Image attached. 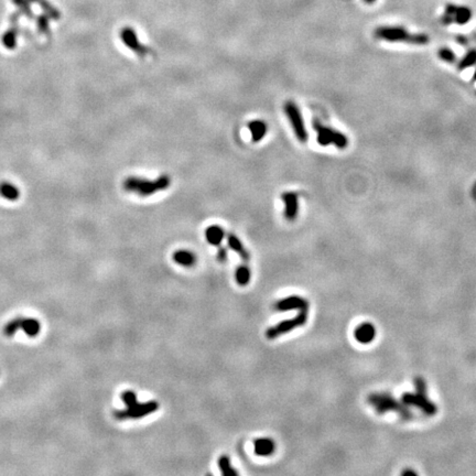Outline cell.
Segmentation results:
<instances>
[{
  "label": "cell",
  "instance_id": "30",
  "mask_svg": "<svg viewBox=\"0 0 476 476\" xmlns=\"http://www.w3.org/2000/svg\"><path fill=\"white\" fill-rule=\"evenodd\" d=\"M226 259H227V249L223 246H220L217 249V260L224 262V261H226Z\"/></svg>",
  "mask_w": 476,
  "mask_h": 476
},
{
  "label": "cell",
  "instance_id": "17",
  "mask_svg": "<svg viewBox=\"0 0 476 476\" xmlns=\"http://www.w3.org/2000/svg\"><path fill=\"white\" fill-rule=\"evenodd\" d=\"M227 244L229 248L240 256L244 261H248L250 259L249 252L245 248V246L243 245V243L241 242L240 238H238L236 235H234L233 233L227 234Z\"/></svg>",
  "mask_w": 476,
  "mask_h": 476
},
{
  "label": "cell",
  "instance_id": "9",
  "mask_svg": "<svg viewBox=\"0 0 476 476\" xmlns=\"http://www.w3.org/2000/svg\"><path fill=\"white\" fill-rule=\"evenodd\" d=\"M306 321H308V311L299 312V314L296 318L281 321L278 324L273 325V327L269 328L266 331L267 339L269 340L278 339V337H280L281 335L289 333V332L296 330L298 328L303 327V325L306 323Z\"/></svg>",
  "mask_w": 476,
  "mask_h": 476
},
{
  "label": "cell",
  "instance_id": "15",
  "mask_svg": "<svg viewBox=\"0 0 476 476\" xmlns=\"http://www.w3.org/2000/svg\"><path fill=\"white\" fill-rule=\"evenodd\" d=\"M275 444L269 438H259L254 441L255 453L259 456H269L274 452Z\"/></svg>",
  "mask_w": 476,
  "mask_h": 476
},
{
  "label": "cell",
  "instance_id": "22",
  "mask_svg": "<svg viewBox=\"0 0 476 476\" xmlns=\"http://www.w3.org/2000/svg\"><path fill=\"white\" fill-rule=\"evenodd\" d=\"M218 468L224 476H236L238 473L236 469L231 466V463L228 456L222 455L218 459Z\"/></svg>",
  "mask_w": 476,
  "mask_h": 476
},
{
  "label": "cell",
  "instance_id": "5",
  "mask_svg": "<svg viewBox=\"0 0 476 476\" xmlns=\"http://www.w3.org/2000/svg\"><path fill=\"white\" fill-rule=\"evenodd\" d=\"M313 128L316 133V141L321 146L333 145L340 149H344L348 146L347 137L341 131L328 126H324L320 122L313 123Z\"/></svg>",
  "mask_w": 476,
  "mask_h": 476
},
{
  "label": "cell",
  "instance_id": "28",
  "mask_svg": "<svg viewBox=\"0 0 476 476\" xmlns=\"http://www.w3.org/2000/svg\"><path fill=\"white\" fill-rule=\"evenodd\" d=\"M12 2H14V4L19 9H20L21 12H23L24 15H27V16L32 15V11H31V8H30V0H12Z\"/></svg>",
  "mask_w": 476,
  "mask_h": 476
},
{
  "label": "cell",
  "instance_id": "3",
  "mask_svg": "<svg viewBox=\"0 0 476 476\" xmlns=\"http://www.w3.org/2000/svg\"><path fill=\"white\" fill-rule=\"evenodd\" d=\"M415 386L416 391L403 393L402 402L407 406L415 407V408L421 410L425 416H434L438 412V407L428 397L427 384H425L424 379L420 377L416 378Z\"/></svg>",
  "mask_w": 476,
  "mask_h": 476
},
{
  "label": "cell",
  "instance_id": "29",
  "mask_svg": "<svg viewBox=\"0 0 476 476\" xmlns=\"http://www.w3.org/2000/svg\"><path fill=\"white\" fill-rule=\"evenodd\" d=\"M37 26L41 32H47L49 29V19L47 16H40L37 18Z\"/></svg>",
  "mask_w": 476,
  "mask_h": 476
},
{
  "label": "cell",
  "instance_id": "8",
  "mask_svg": "<svg viewBox=\"0 0 476 476\" xmlns=\"http://www.w3.org/2000/svg\"><path fill=\"white\" fill-rule=\"evenodd\" d=\"M284 109L298 140L302 143L306 142V140H308V133H306L301 110L298 107V105L293 101H288L285 103Z\"/></svg>",
  "mask_w": 476,
  "mask_h": 476
},
{
  "label": "cell",
  "instance_id": "31",
  "mask_svg": "<svg viewBox=\"0 0 476 476\" xmlns=\"http://www.w3.org/2000/svg\"><path fill=\"white\" fill-rule=\"evenodd\" d=\"M364 2H365L366 4H369V5H371V4H374V3L376 2V0H364Z\"/></svg>",
  "mask_w": 476,
  "mask_h": 476
},
{
  "label": "cell",
  "instance_id": "10",
  "mask_svg": "<svg viewBox=\"0 0 476 476\" xmlns=\"http://www.w3.org/2000/svg\"><path fill=\"white\" fill-rule=\"evenodd\" d=\"M471 18H472V10L468 7L449 4L446 7V15H444L442 21L446 24L451 23V22L465 24L471 20Z\"/></svg>",
  "mask_w": 476,
  "mask_h": 476
},
{
  "label": "cell",
  "instance_id": "2",
  "mask_svg": "<svg viewBox=\"0 0 476 476\" xmlns=\"http://www.w3.org/2000/svg\"><path fill=\"white\" fill-rule=\"evenodd\" d=\"M171 184V179L169 175H161L155 180H149L145 178L130 177L124 182L125 190L128 192L137 193L139 196H150L156 192H161L169 189Z\"/></svg>",
  "mask_w": 476,
  "mask_h": 476
},
{
  "label": "cell",
  "instance_id": "20",
  "mask_svg": "<svg viewBox=\"0 0 476 476\" xmlns=\"http://www.w3.org/2000/svg\"><path fill=\"white\" fill-rule=\"evenodd\" d=\"M0 195L9 201H16L20 196V191L12 183L3 182L0 183Z\"/></svg>",
  "mask_w": 476,
  "mask_h": 476
},
{
  "label": "cell",
  "instance_id": "16",
  "mask_svg": "<svg viewBox=\"0 0 476 476\" xmlns=\"http://www.w3.org/2000/svg\"><path fill=\"white\" fill-rule=\"evenodd\" d=\"M248 128L252 133V140L253 142H259L262 138L267 135L268 126L266 122L261 121V119H255L248 123Z\"/></svg>",
  "mask_w": 476,
  "mask_h": 476
},
{
  "label": "cell",
  "instance_id": "27",
  "mask_svg": "<svg viewBox=\"0 0 476 476\" xmlns=\"http://www.w3.org/2000/svg\"><path fill=\"white\" fill-rule=\"evenodd\" d=\"M439 58L443 60L444 62H447V63H453V62L455 61V54L452 50H450L448 48H443L439 51Z\"/></svg>",
  "mask_w": 476,
  "mask_h": 476
},
{
  "label": "cell",
  "instance_id": "32",
  "mask_svg": "<svg viewBox=\"0 0 476 476\" xmlns=\"http://www.w3.org/2000/svg\"><path fill=\"white\" fill-rule=\"evenodd\" d=\"M403 474H416L415 471H405Z\"/></svg>",
  "mask_w": 476,
  "mask_h": 476
},
{
  "label": "cell",
  "instance_id": "26",
  "mask_svg": "<svg viewBox=\"0 0 476 476\" xmlns=\"http://www.w3.org/2000/svg\"><path fill=\"white\" fill-rule=\"evenodd\" d=\"M122 400H123V403L126 405L127 407H130V406H133L135 405L137 402V394L136 392L134 391H131V390H126V391H124L122 393Z\"/></svg>",
  "mask_w": 476,
  "mask_h": 476
},
{
  "label": "cell",
  "instance_id": "24",
  "mask_svg": "<svg viewBox=\"0 0 476 476\" xmlns=\"http://www.w3.org/2000/svg\"><path fill=\"white\" fill-rule=\"evenodd\" d=\"M30 2L36 3L43 10L47 12V15H49L50 17H52L53 19H59V17H60L59 11L56 10L51 4H49L47 0H30Z\"/></svg>",
  "mask_w": 476,
  "mask_h": 476
},
{
  "label": "cell",
  "instance_id": "12",
  "mask_svg": "<svg viewBox=\"0 0 476 476\" xmlns=\"http://www.w3.org/2000/svg\"><path fill=\"white\" fill-rule=\"evenodd\" d=\"M121 39L125 46L129 48L131 51L136 52V54L139 56H145L148 54L149 50L138 40L137 33L134 29L129 27L124 28L121 32Z\"/></svg>",
  "mask_w": 476,
  "mask_h": 476
},
{
  "label": "cell",
  "instance_id": "23",
  "mask_svg": "<svg viewBox=\"0 0 476 476\" xmlns=\"http://www.w3.org/2000/svg\"><path fill=\"white\" fill-rule=\"evenodd\" d=\"M475 63H476V49H473V50H469V51L464 55V58L459 62L458 67L461 71H463L467 67L473 66Z\"/></svg>",
  "mask_w": 476,
  "mask_h": 476
},
{
  "label": "cell",
  "instance_id": "25",
  "mask_svg": "<svg viewBox=\"0 0 476 476\" xmlns=\"http://www.w3.org/2000/svg\"><path fill=\"white\" fill-rule=\"evenodd\" d=\"M16 37H17V33H16L15 30L7 31V32L5 33V35L3 37L5 47L8 48V49H14L15 46H16Z\"/></svg>",
  "mask_w": 476,
  "mask_h": 476
},
{
  "label": "cell",
  "instance_id": "11",
  "mask_svg": "<svg viewBox=\"0 0 476 476\" xmlns=\"http://www.w3.org/2000/svg\"><path fill=\"white\" fill-rule=\"evenodd\" d=\"M309 306H310V303L308 302V300H305L304 298L299 297V296H291V297H287L285 299H281L278 302H275L274 309L280 312L292 311V310H298L299 312H301V311H308Z\"/></svg>",
  "mask_w": 476,
  "mask_h": 476
},
{
  "label": "cell",
  "instance_id": "18",
  "mask_svg": "<svg viewBox=\"0 0 476 476\" xmlns=\"http://www.w3.org/2000/svg\"><path fill=\"white\" fill-rule=\"evenodd\" d=\"M205 237L211 245L220 246L225 237V231L218 225H211L205 230Z\"/></svg>",
  "mask_w": 476,
  "mask_h": 476
},
{
  "label": "cell",
  "instance_id": "6",
  "mask_svg": "<svg viewBox=\"0 0 476 476\" xmlns=\"http://www.w3.org/2000/svg\"><path fill=\"white\" fill-rule=\"evenodd\" d=\"M19 330L23 331L29 337H35L39 335L41 331V323L39 320L32 318L19 316L11 320L4 328V333L6 336H14Z\"/></svg>",
  "mask_w": 476,
  "mask_h": 476
},
{
  "label": "cell",
  "instance_id": "21",
  "mask_svg": "<svg viewBox=\"0 0 476 476\" xmlns=\"http://www.w3.org/2000/svg\"><path fill=\"white\" fill-rule=\"evenodd\" d=\"M250 277H252V273H250V269L248 266L242 265L236 269L235 278L236 283L240 286H247L250 281Z\"/></svg>",
  "mask_w": 476,
  "mask_h": 476
},
{
  "label": "cell",
  "instance_id": "33",
  "mask_svg": "<svg viewBox=\"0 0 476 476\" xmlns=\"http://www.w3.org/2000/svg\"><path fill=\"white\" fill-rule=\"evenodd\" d=\"M473 80H474V81H476V71H475V73H474V76H473Z\"/></svg>",
  "mask_w": 476,
  "mask_h": 476
},
{
  "label": "cell",
  "instance_id": "4",
  "mask_svg": "<svg viewBox=\"0 0 476 476\" xmlns=\"http://www.w3.org/2000/svg\"><path fill=\"white\" fill-rule=\"evenodd\" d=\"M377 39L389 42H408L415 46H424L430 41L429 36L423 33L413 34L403 27H379L375 30Z\"/></svg>",
  "mask_w": 476,
  "mask_h": 476
},
{
  "label": "cell",
  "instance_id": "1",
  "mask_svg": "<svg viewBox=\"0 0 476 476\" xmlns=\"http://www.w3.org/2000/svg\"><path fill=\"white\" fill-rule=\"evenodd\" d=\"M368 404L377 411L379 415H383L386 412H396L400 418L404 420H411L413 419V413L408 408V406L400 403L399 400L394 398L391 393L388 392H376L369 394L367 398Z\"/></svg>",
  "mask_w": 476,
  "mask_h": 476
},
{
  "label": "cell",
  "instance_id": "13",
  "mask_svg": "<svg viewBox=\"0 0 476 476\" xmlns=\"http://www.w3.org/2000/svg\"><path fill=\"white\" fill-rule=\"evenodd\" d=\"M281 201L285 204L284 215L289 222L297 218L299 213V196L296 192H284L281 194Z\"/></svg>",
  "mask_w": 476,
  "mask_h": 476
},
{
  "label": "cell",
  "instance_id": "14",
  "mask_svg": "<svg viewBox=\"0 0 476 476\" xmlns=\"http://www.w3.org/2000/svg\"><path fill=\"white\" fill-rule=\"evenodd\" d=\"M354 335L357 342L362 344H368L375 340L376 329L372 323H363L356 328Z\"/></svg>",
  "mask_w": 476,
  "mask_h": 476
},
{
  "label": "cell",
  "instance_id": "7",
  "mask_svg": "<svg viewBox=\"0 0 476 476\" xmlns=\"http://www.w3.org/2000/svg\"><path fill=\"white\" fill-rule=\"evenodd\" d=\"M159 407L160 405L154 400H150L147 403H136L133 406L127 407L126 409L115 411L114 417L119 421L128 420V419H140L155 412Z\"/></svg>",
  "mask_w": 476,
  "mask_h": 476
},
{
  "label": "cell",
  "instance_id": "19",
  "mask_svg": "<svg viewBox=\"0 0 476 476\" xmlns=\"http://www.w3.org/2000/svg\"><path fill=\"white\" fill-rule=\"evenodd\" d=\"M173 260L177 262L178 265L182 267H192L196 261V257L190 250L181 249L175 252L172 256Z\"/></svg>",
  "mask_w": 476,
  "mask_h": 476
}]
</instances>
